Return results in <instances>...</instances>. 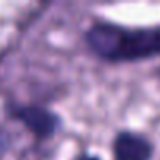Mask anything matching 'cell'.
<instances>
[{
  "label": "cell",
  "mask_w": 160,
  "mask_h": 160,
  "mask_svg": "<svg viewBox=\"0 0 160 160\" xmlns=\"http://www.w3.org/2000/svg\"><path fill=\"white\" fill-rule=\"evenodd\" d=\"M87 49L112 64L138 63L160 57V24L129 27L112 21H94L83 33Z\"/></svg>",
  "instance_id": "obj_1"
},
{
  "label": "cell",
  "mask_w": 160,
  "mask_h": 160,
  "mask_svg": "<svg viewBox=\"0 0 160 160\" xmlns=\"http://www.w3.org/2000/svg\"><path fill=\"white\" fill-rule=\"evenodd\" d=\"M155 74H157V78L160 80V68H157V71H155Z\"/></svg>",
  "instance_id": "obj_5"
},
{
  "label": "cell",
  "mask_w": 160,
  "mask_h": 160,
  "mask_svg": "<svg viewBox=\"0 0 160 160\" xmlns=\"http://www.w3.org/2000/svg\"><path fill=\"white\" fill-rule=\"evenodd\" d=\"M154 154V143L140 132L124 129L112 140L113 160H152Z\"/></svg>",
  "instance_id": "obj_3"
},
{
  "label": "cell",
  "mask_w": 160,
  "mask_h": 160,
  "mask_svg": "<svg viewBox=\"0 0 160 160\" xmlns=\"http://www.w3.org/2000/svg\"><path fill=\"white\" fill-rule=\"evenodd\" d=\"M10 115L19 121L38 141L52 140L63 127V119L58 113L38 104L13 107Z\"/></svg>",
  "instance_id": "obj_2"
},
{
  "label": "cell",
  "mask_w": 160,
  "mask_h": 160,
  "mask_svg": "<svg viewBox=\"0 0 160 160\" xmlns=\"http://www.w3.org/2000/svg\"><path fill=\"white\" fill-rule=\"evenodd\" d=\"M74 160H102L99 155H96V154H91V152H82V154H78Z\"/></svg>",
  "instance_id": "obj_4"
}]
</instances>
